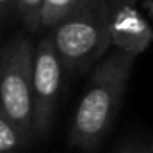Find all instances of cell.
<instances>
[{
	"label": "cell",
	"instance_id": "6da1fadb",
	"mask_svg": "<svg viewBox=\"0 0 153 153\" xmlns=\"http://www.w3.org/2000/svg\"><path fill=\"white\" fill-rule=\"evenodd\" d=\"M135 55L114 50L98 64L75 109L70 126V144L93 153L105 139L119 111Z\"/></svg>",
	"mask_w": 153,
	"mask_h": 153
},
{
	"label": "cell",
	"instance_id": "7a4b0ae2",
	"mask_svg": "<svg viewBox=\"0 0 153 153\" xmlns=\"http://www.w3.org/2000/svg\"><path fill=\"white\" fill-rule=\"evenodd\" d=\"M109 0H78L50 29V38L64 68L85 70L111 46Z\"/></svg>",
	"mask_w": 153,
	"mask_h": 153
},
{
	"label": "cell",
	"instance_id": "3957f363",
	"mask_svg": "<svg viewBox=\"0 0 153 153\" xmlns=\"http://www.w3.org/2000/svg\"><path fill=\"white\" fill-rule=\"evenodd\" d=\"M32 62L29 38L16 36L0 57V109L29 137L32 130Z\"/></svg>",
	"mask_w": 153,
	"mask_h": 153
},
{
	"label": "cell",
	"instance_id": "277c9868",
	"mask_svg": "<svg viewBox=\"0 0 153 153\" xmlns=\"http://www.w3.org/2000/svg\"><path fill=\"white\" fill-rule=\"evenodd\" d=\"M62 62L57 55L53 41L48 36L39 41L32 62V130L46 134L61 91Z\"/></svg>",
	"mask_w": 153,
	"mask_h": 153
},
{
	"label": "cell",
	"instance_id": "5b68a950",
	"mask_svg": "<svg viewBox=\"0 0 153 153\" xmlns=\"http://www.w3.org/2000/svg\"><path fill=\"white\" fill-rule=\"evenodd\" d=\"M111 45L125 53L139 55L153 41V29L135 9V4H109Z\"/></svg>",
	"mask_w": 153,
	"mask_h": 153
},
{
	"label": "cell",
	"instance_id": "8992f818",
	"mask_svg": "<svg viewBox=\"0 0 153 153\" xmlns=\"http://www.w3.org/2000/svg\"><path fill=\"white\" fill-rule=\"evenodd\" d=\"M27 135L0 109V153H14L23 146Z\"/></svg>",
	"mask_w": 153,
	"mask_h": 153
},
{
	"label": "cell",
	"instance_id": "52a82bcc",
	"mask_svg": "<svg viewBox=\"0 0 153 153\" xmlns=\"http://www.w3.org/2000/svg\"><path fill=\"white\" fill-rule=\"evenodd\" d=\"M78 0H43L41 7V27L52 29Z\"/></svg>",
	"mask_w": 153,
	"mask_h": 153
},
{
	"label": "cell",
	"instance_id": "ba28073f",
	"mask_svg": "<svg viewBox=\"0 0 153 153\" xmlns=\"http://www.w3.org/2000/svg\"><path fill=\"white\" fill-rule=\"evenodd\" d=\"M14 7L18 9L23 25L30 30L36 32L41 29V7L43 0H14Z\"/></svg>",
	"mask_w": 153,
	"mask_h": 153
},
{
	"label": "cell",
	"instance_id": "9c48e42d",
	"mask_svg": "<svg viewBox=\"0 0 153 153\" xmlns=\"http://www.w3.org/2000/svg\"><path fill=\"white\" fill-rule=\"evenodd\" d=\"M14 7V0H0V14L9 13Z\"/></svg>",
	"mask_w": 153,
	"mask_h": 153
},
{
	"label": "cell",
	"instance_id": "30bf717a",
	"mask_svg": "<svg viewBox=\"0 0 153 153\" xmlns=\"http://www.w3.org/2000/svg\"><path fill=\"white\" fill-rule=\"evenodd\" d=\"M119 153H153V146L152 148H128V150H123Z\"/></svg>",
	"mask_w": 153,
	"mask_h": 153
},
{
	"label": "cell",
	"instance_id": "8fae6325",
	"mask_svg": "<svg viewBox=\"0 0 153 153\" xmlns=\"http://www.w3.org/2000/svg\"><path fill=\"white\" fill-rule=\"evenodd\" d=\"M144 4H146V9H148V13H150V16L153 18V0H146Z\"/></svg>",
	"mask_w": 153,
	"mask_h": 153
},
{
	"label": "cell",
	"instance_id": "7c38bea8",
	"mask_svg": "<svg viewBox=\"0 0 153 153\" xmlns=\"http://www.w3.org/2000/svg\"><path fill=\"white\" fill-rule=\"evenodd\" d=\"M109 4H135V0H109Z\"/></svg>",
	"mask_w": 153,
	"mask_h": 153
}]
</instances>
